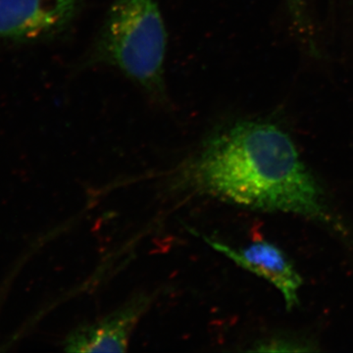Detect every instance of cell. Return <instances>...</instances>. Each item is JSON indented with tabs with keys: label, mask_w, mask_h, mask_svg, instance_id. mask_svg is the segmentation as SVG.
Wrapping results in <instances>:
<instances>
[{
	"label": "cell",
	"mask_w": 353,
	"mask_h": 353,
	"mask_svg": "<svg viewBox=\"0 0 353 353\" xmlns=\"http://www.w3.org/2000/svg\"><path fill=\"white\" fill-rule=\"evenodd\" d=\"M82 0H0V41L25 44L57 36L75 19Z\"/></svg>",
	"instance_id": "obj_3"
},
{
	"label": "cell",
	"mask_w": 353,
	"mask_h": 353,
	"mask_svg": "<svg viewBox=\"0 0 353 353\" xmlns=\"http://www.w3.org/2000/svg\"><path fill=\"white\" fill-rule=\"evenodd\" d=\"M208 241L234 263L265 279L280 290L288 310H292L299 305L303 278L289 257L277 245L269 241H259L245 248H234L217 241Z\"/></svg>",
	"instance_id": "obj_5"
},
{
	"label": "cell",
	"mask_w": 353,
	"mask_h": 353,
	"mask_svg": "<svg viewBox=\"0 0 353 353\" xmlns=\"http://www.w3.org/2000/svg\"><path fill=\"white\" fill-rule=\"evenodd\" d=\"M190 188L234 205L334 225L324 192L280 127L241 121L212 134L183 172Z\"/></svg>",
	"instance_id": "obj_1"
},
{
	"label": "cell",
	"mask_w": 353,
	"mask_h": 353,
	"mask_svg": "<svg viewBox=\"0 0 353 353\" xmlns=\"http://www.w3.org/2000/svg\"><path fill=\"white\" fill-rule=\"evenodd\" d=\"M166 28L158 0H114L92 58L115 67L162 102L166 99Z\"/></svg>",
	"instance_id": "obj_2"
},
{
	"label": "cell",
	"mask_w": 353,
	"mask_h": 353,
	"mask_svg": "<svg viewBox=\"0 0 353 353\" xmlns=\"http://www.w3.org/2000/svg\"><path fill=\"white\" fill-rule=\"evenodd\" d=\"M150 294H139L110 314L72 331L64 341L70 352H125L141 318L153 303Z\"/></svg>",
	"instance_id": "obj_4"
},
{
	"label": "cell",
	"mask_w": 353,
	"mask_h": 353,
	"mask_svg": "<svg viewBox=\"0 0 353 353\" xmlns=\"http://www.w3.org/2000/svg\"><path fill=\"white\" fill-rule=\"evenodd\" d=\"M292 19L296 23L297 27L301 32L309 34V24L306 20L305 6L304 0H287Z\"/></svg>",
	"instance_id": "obj_6"
}]
</instances>
